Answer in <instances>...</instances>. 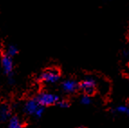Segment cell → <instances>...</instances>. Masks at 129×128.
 I'll list each match as a JSON object with an SVG mask.
<instances>
[{
  "mask_svg": "<svg viewBox=\"0 0 129 128\" xmlns=\"http://www.w3.org/2000/svg\"><path fill=\"white\" fill-rule=\"evenodd\" d=\"M113 115H120L129 116V105H118L111 109Z\"/></svg>",
  "mask_w": 129,
  "mask_h": 128,
  "instance_id": "obj_8",
  "label": "cell"
},
{
  "mask_svg": "<svg viewBox=\"0 0 129 128\" xmlns=\"http://www.w3.org/2000/svg\"><path fill=\"white\" fill-rule=\"evenodd\" d=\"M70 105L71 104L67 99H61L60 98V100L58 101V103L56 104V106H58L60 108H68V107H70Z\"/></svg>",
  "mask_w": 129,
  "mask_h": 128,
  "instance_id": "obj_12",
  "label": "cell"
},
{
  "mask_svg": "<svg viewBox=\"0 0 129 128\" xmlns=\"http://www.w3.org/2000/svg\"><path fill=\"white\" fill-rule=\"evenodd\" d=\"M60 88L65 94H75L79 91V82L74 79H66L60 82Z\"/></svg>",
  "mask_w": 129,
  "mask_h": 128,
  "instance_id": "obj_6",
  "label": "cell"
},
{
  "mask_svg": "<svg viewBox=\"0 0 129 128\" xmlns=\"http://www.w3.org/2000/svg\"><path fill=\"white\" fill-rule=\"evenodd\" d=\"M0 64L2 68L3 74L7 77L9 86H13L15 83V64L13 58L7 56L3 51L0 53Z\"/></svg>",
  "mask_w": 129,
  "mask_h": 128,
  "instance_id": "obj_2",
  "label": "cell"
},
{
  "mask_svg": "<svg viewBox=\"0 0 129 128\" xmlns=\"http://www.w3.org/2000/svg\"><path fill=\"white\" fill-rule=\"evenodd\" d=\"M7 128H24V124L17 115H12L8 120Z\"/></svg>",
  "mask_w": 129,
  "mask_h": 128,
  "instance_id": "obj_10",
  "label": "cell"
},
{
  "mask_svg": "<svg viewBox=\"0 0 129 128\" xmlns=\"http://www.w3.org/2000/svg\"><path fill=\"white\" fill-rule=\"evenodd\" d=\"M98 82L94 77L87 76L80 82H79V91H81L82 94L92 97L97 92Z\"/></svg>",
  "mask_w": 129,
  "mask_h": 128,
  "instance_id": "obj_4",
  "label": "cell"
},
{
  "mask_svg": "<svg viewBox=\"0 0 129 128\" xmlns=\"http://www.w3.org/2000/svg\"><path fill=\"white\" fill-rule=\"evenodd\" d=\"M80 104L83 105V106H89V105L92 103V99H91L90 96L82 94L80 98Z\"/></svg>",
  "mask_w": 129,
  "mask_h": 128,
  "instance_id": "obj_11",
  "label": "cell"
},
{
  "mask_svg": "<svg viewBox=\"0 0 129 128\" xmlns=\"http://www.w3.org/2000/svg\"><path fill=\"white\" fill-rule=\"evenodd\" d=\"M123 55H124V57L125 58H129V51L125 50V51H123Z\"/></svg>",
  "mask_w": 129,
  "mask_h": 128,
  "instance_id": "obj_13",
  "label": "cell"
},
{
  "mask_svg": "<svg viewBox=\"0 0 129 128\" xmlns=\"http://www.w3.org/2000/svg\"><path fill=\"white\" fill-rule=\"evenodd\" d=\"M2 51L4 53L7 54V56L14 59L15 56L18 55V53H19V48L17 47V45L14 44V43H9V44H7L5 47V49Z\"/></svg>",
  "mask_w": 129,
  "mask_h": 128,
  "instance_id": "obj_9",
  "label": "cell"
},
{
  "mask_svg": "<svg viewBox=\"0 0 129 128\" xmlns=\"http://www.w3.org/2000/svg\"><path fill=\"white\" fill-rule=\"evenodd\" d=\"M79 128H86V127H79Z\"/></svg>",
  "mask_w": 129,
  "mask_h": 128,
  "instance_id": "obj_14",
  "label": "cell"
},
{
  "mask_svg": "<svg viewBox=\"0 0 129 128\" xmlns=\"http://www.w3.org/2000/svg\"><path fill=\"white\" fill-rule=\"evenodd\" d=\"M44 109L45 107L41 106L36 101L35 98H29L28 100L25 101L24 105V111L26 115L34 116L35 118H41L44 113Z\"/></svg>",
  "mask_w": 129,
  "mask_h": 128,
  "instance_id": "obj_3",
  "label": "cell"
},
{
  "mask_svg": "<svg viewBox=\"0 0 129 128\" xmlns=\"http://www.w3.org/2000/svg\"><path fill=\"white\" fill-rule=\"evenodd\" d=\"M35 98L36 99V101L39 104L44 107L54 106L60 99V98L57 94H54V93L48 91L39 92Z\"/></svg>",
  "mask_w": 129,
  "mask_h": 128,
  "instance_id": "obj_5",
  "label": "cell"
},
{
  "mask_svg": "<svg viewBox=\"0 0 129 128\" xmlns=\"http://www.w3.org/2000/svg\"><path fill=\"white\" fill-rule=\"evenodd\" d=\"M61 79V72L57 67H49L44 69L43 71L36 76V81L39 83L56 84Z\"/></svg>",
  "mask_w": 129,
  "mask_h": 128,
  "instance_id": "obj_1",
  "label": "cell"
},
{
  "mask_svg": "<svg viewBox=\"0 0 129 128\" xmlns=\"http://www.w3.org/2000/svg\"><path fill=\"white\" fill-rule=\"evenodd\" d=\"M12 116V108L8 104L0 105V123L8 121Z\"/></svg>",
  "mask_w": 129,
  "mask_h": 128,
  "instance_id": "obj_7",
  "label": "cell"
}]
</instances>
